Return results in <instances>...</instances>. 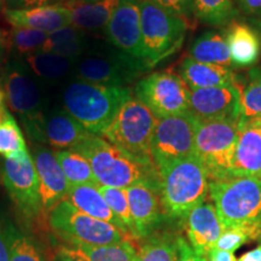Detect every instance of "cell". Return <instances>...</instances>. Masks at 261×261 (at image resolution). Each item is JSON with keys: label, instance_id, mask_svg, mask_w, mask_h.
<instances>
[{"label": "cell", "instance_id": "cell-1", "mask_svg": "<svg viewBox=\"0 0 261 261\" xmlns=\"http://www.w3.org/2000/svg\"><path fill=\"white\" fill-rule=\"evenodd\" d=\"M89 160L99 185L127 189L138 184H160L154 163H144L130 158L103 137L91 135L73 148Z\"/></svg>", "mask_w": 261, "mask_h": 261}, {"label": "cell", "instance_id": "cell-2", "mask_svg": "<svg viewBox=\"0 0 261 261\" xmlns=\"http://www.w3.org/2000/svg\"><path fill=\"white\" fill-rule=\"evenodd\" d=\"M132 98L128 87L106 86L74 80L62 91L63 109L91 135L102 137L114 117Z\"/></svg>", "mask_w": 261, "mask_h": 261}, {"label": "cell", "instance_id": "cell-3", "mask_svg": "<svg viewBox=\"0 0 261 261\" xmlns=\"http://www.w3.org/2000/svg\"><path fill=\"white\" fill-rule=\"evenodd\" d=\"M158 172L168 219H185L210 195L207 169L195 155L168 163Z\"/></svg>", "mask_w": 261, "mask_h": 261}, {"label": "cell", "instance_id": "cell-4", "mask_svg": "<svg viewBox=\"0 0 261 261\" xmlns=\"http://www.w3.org/2000/svg\"><path fill=\"white\" fill-rule=\"evenodd\" d=\"M3 84L10 109L19 117L29 138L45 143L44 119L48 109L40 81L24 62L12 60L6 64Z\"/></svg>", "mask_w": 261, "mask_h": 261}, {"label": "cell", "instance_id": "cell-5", "mask_svg": "<svg viewBox=\"0 0 261 261\" xmlns=\"http://www.w3.org/2000/svg\"><path fill=\"white\" fill-rule=\"evenodd\" d=\"M139 9L143 56L146 69L150 70L179 51L184 44L189 22L150 0H139Z\"/></svg>", "mask_w": 261, "mask_h": 261}, {"label": "cell", "instance_id": "cell-6", "mask_svg": "<svg viewBox=\"0 0 261 261\" xmlns=\"http://www.w3.org/2000/svg\"><path fill=\"white\" fill-rule=\"evenodd\" d=\"M48 224L68 247L109 246L132 242L136 238L115 225L98 220L75 208L64 200L48 213ZM137 241V240H136Z\"/></svg>", "mask_w": 261, "mask_h": 261}, {"label": "cell", "instance_id": "cell-7", "mask_svg": "<svg viewBox=\"0 0 261 261\" xmlns=\"http://www.w3.org/2000/svg\"><path fill=\"white\" fill-rule=\"evenodd\" d=\"M238 128V119L197 120L195 156L207 169L210 180L232 177Z\"/></svg>", "mask_w": 261, "mask_h": 261}, {"label": "cell", "instance_id": "cell-8", "mask_svg": "<svg viewBox=\"0 0 261 261\" xmlns=\"http://www.w3.org/2000/svg\"><path fill=\"white\" fill-rule=\"evenodd\" d=\"M210 196L224 228L261 223V180L231 177L210 180Z\"/></svg>", "mask_w": 261, "mask_h": 261}, {"label": "cell", "instance_id": "cell-9", "mask_svg": "<svg viewBox=\"0 0 261 261\" xmlns=\"http://www.w3.org/2000/svg\"><path fill=\"white\" fill-rule=\"evenodd\" d=\"M158 119L144 104L130 98L123 104L102 137L130 158L154 163L151 139Z\"/></svg>", "mask_w": 261, "mask_h": 261}, {"label": "cell", "instance_id": "cell-10", "mask_svg": "<svg viewBox=\"0 0 261 261\" xmlns=\"http://www.w3.org/2000/svg\"><path fill=\"white\" fill-rule=\"evenodd\" d=\"M145 73L116 48L108 44L91 45L79 60L74 69L75 80L85 83L125 87Z\"/></svg>", "mask_w": 261, "mask_h": 261}, {"label": "cell", "instance_id": "cell-11", "mask_svg": "<svg viewBox=\"0 0 261 261\" xmlns=\"http://www.w3.org/2000/svg\"><path fill=\"white\" fill-rule=\"evenodd\" d=\"M133 92L156 119L189 112L191 91L180 75L171 69L146 75L137 83Z\"/></svg>", "mask_w": 261, "mask_h": 261}, {"label": "cell", "instance_id": "cell-12", "mask_svg": "<svg viewBox=\"0 0 261 261\" xmlns=\"http://www.w3.org/2000/svg\"><path fill=\"white\" fill-rule=\"evenodd\" d=\"M197 119L190 112L158 119L151 139V156L156 168L195 155Z\"/></svg>", "mask_w": 261, "mask_h": 261}, {"label": "cell", "instance_id": "cell-13", "mask_svg": "<svg viewBox=\"0 0 261 261\" xmlns=\"http://www.w3.org/2000/svg\"><path fill=\"white\" fill-rule=\"evenodd\" d=\"M2 177L6 191L25 219L34 220L44 213L38 173L29 150L5 159Z\"/></svg>", "mask_w": 261, "mask_h": 261}, {"label": "cell", "instance_id": "cell-14", "mask_svg": "<svg viewBox=\"0 0 261 261\" xmlns=\"http://www.w3.org/2000/svg\"><path fill=\"white\" fill-rule=\"evenodd\" d=\"M104 34L114 48L145 73L148 71L143 56L139 0H121L104 29Z\"/></svg>", "mask_w": 261, "mask_h": 261}, {"label": "cell", "instance_id": "cell-15", "mask_svg": "<svg viewBox=\"0 0 261 261\" xmlns=\"http://www.w3.org/2000/svg\"><path fill=\"white\" fill-rule=\"evenodd\" d=\"M130 217L137 240H144L168 219L161 197L160 184H138L126 189Z\"/></svg>", "mask_w": 261, "mask_h": 261}, {"label": "cell", "instance_id": "cell-16", "mask_svg": "<svg viewBox=\"0 0 261 261\" xmlns=\"http://www.w3.org/2000/svg\"><path fill=\"white\" fill-rule=\"evenodd\" d=\"M240 110L241 94L237 84L190 92L189 112L197 120H240Z\"/></svg>", "mask_w": 261, "mask_h": 261}, {"label": "cell", "instance_id": "cell-17", "mask_svg": "<svg viewBox=\"0 0 261 261\" xmlns=\"http://www.w3.org/2000/svg\"><path fill=\"white\" fill-rule=\"evenodd\" d=\"M32 158L40 184L42 210L50 213L58 203L67 198L69 184L55 152L50 149L35 145Z\"/></svg>", "mask_w": 261, "mask_h": 261}, {"label": "cell", "instance_id": "cell-18", "mask_svg": "<svg viewBox=\"0 0 261 261\" xmlns=\"http://www.w3.org/2000/svg\"><path fill=\"white\" fill-rule=\"evenodd\" d=\"M232 177H252L261 180V117L240 120Z\"/></svg>", "mask_w": 261, "mask_h": 261}, {"label": "cell", "instance_id": "cell-19", "mask_svg": "<svg viewBox=\"0 0 261 261\" xmlns=\"http://www.w3.org/2000/svg\"><path fill=\"white\" fill-rule=\"evenodd\" d=\"M188 242L196 254L207 257L224 231L217 210L212 203H201L185 218Z\"/></svg>", "mask_w": 261, "mask_h": 261}, {"label": "cell", "instance_id": "cell-20", "mask_svg": "<svg viewBox=\"0 0 261 261\" xmlns=\"http://www.w3.org/2000/svg\"><path fill=\"white\" fill-rule=\"evenodd\" d=\"M45 143L58 150L73 149L91 136L85 127L62 108L48 109L44 119Z\"/></svg>", "mask_w": 261, "mask_h": 261}, {"label": "cell", "instance_id": "cell-21", "mask_svg": "<svg viewBox=\"0 0 261 261\" xmlns=\"http://www.w3.org/2000/svg\"><path fill=\"white\" fill-rule=\"evenodd\" d=\"M4 15L12 25L38 29L47 34L71 25L70 11L63 4L32 9H6Z\"/></svg>", "mask_w": 261, "mask_h": 261}, {"label": "cell", "instance_id": "cell-22", "mask_svg": "<svg viewBox=\"0 0 261 261\" xmlns=\"http://www.w3.org/2000/svg\"><path fill=\"white\" fill-rule=\"evenodd\" d=\"M226 41L231 64L237 68H250L261 56V38L256 29L244 22L233 21L228 24Z\"/></svg>", "mask_w": 261, "mask_h": 261}, {"label": "cell", "instance_id": "cell-23", "mask_svg": "<svg viewBox=\"0 0 261 261\" xmlns=\"http://www.w3.org/2000/svg\"><path fill=\"white\" fill-rule=\"evenodd\" d=\"M179 75L190 91L238 84V76L231 68L201 63L187 57L179 65Z\"/></svg>", "mask_w": 261, "mask_h": 261}, {"label": "cell", "instance_id": "cell-24", "mask_svg": "<svg viewBox=\"0 0 261 261\" xmlns=\"http://www.w3.org/2000/svg\"><path fill=\"white\" fill-rule=\"evenodd\" d=\"M121 0L79 2L70 0L63 4L70 11L71 25L81 31H104Z\"/></svg>", "mask_w": 261, "mask_h": 261}, {"label": "cell", "instance_id": "cell-25", "mask_svg": "<svg viewBox=\"0 0 261 261\" xmlns=\"http://www.w3.org/2000/svg\"><path fill=\"white\" fill-rule=\"evenodd\" d=\"M67 201H69L75 208H77L83 213L96 218L98 220L106 221L112 225H115L121 230H126L125 226L120 223L116 215L113 213L110 207L104 200V197L98 190L97 185H77V187H70L68 191ZM129 233V232H128ZM133 236V234H132Z\"/></svg>", "mask_w": 261, "mask_h": 261}, {"label": "cell", "instance_id": "cell-26", "mask_svg": "<svg viewBox=\"0 0 261 261\" xmlns=\"http://www.w3.org/2000/svg\"><path fill=\"white\" fill-rule=\"evenodd\" d=\"M25 63L41 84L56 85L74 73L76 61L40 50L25 56Z\"/></svg>", "mask_w": 261, "mask_h": 261}, {"label": "cell", "instance_id": "cell-27", "mask_svg": "<svg viewBox=\"0 0 261 261\" xmlns=\"http://www.w3.org/2000/svg\"><path fill=\"white\" fill-rule=\"evenodd\" d=\"M189 57L196 62L230 68L231 58L226 37L219 32L208 31L196 38L189 50Z\"/></svg>", "mask_w": 261, "mask_h": 261}, {"label": "cell", "instance_id": "cell-28", "mask_svg": "<svg viewBox=\"0 0 261 261\" xmlns=\"http://www.w3.org/2000/svg\"><path fill=\"white\" fill-rule=\"evenodd\" d=\"M90 46L86 32L68 25L48 34L41 51L77 61Z\"/></svg>", "mask_w": 261, "mask_h": 261}, {"label": "cell", "instance_id": "cell-29", "mask_svg": "<svg viewBox=\"0 0 261 261\" xmlns=\"http://www.w3.org/2000/svg\"><path fill=\"white\" fill-rule=\"evenodd\" d=\"M58 163L61 165L68 184L70 187L77 185H97L89 160L74 149L57 150L55 151Z\"/></svg>", "mask_w": 261, "mask_h": 261}, {"label": "cell", "instance_id": "cell-30", "mask_svg": "<svg viewBox=\"0 0 261 261\" xmlns=\"http://www.w3.org/2000/svg\"><path fill=\"white\" fill-rule=\"evenodd\" d=\"M237 14L233 0H192V15L205 24H230Z\"/></svg>", "mask_w": 261, "mask_h": 261}, {"label": "cell", "instance_id": "cell-31", "mask_svg": "<svg viewBox=\"0 0 261 261\" xmlns=\"http://www.w3.org/2000/svg\"><path fill=\"white\" fill-rule=\"evenodd\" d=\"M178 236L173 232H155L144 238L137 250L136 261H174Z\"/></svg>", "mask_w": 261, "mask_h": 261}, {"label": "cell", "instance_id": "cell-32", "mask_svg": "<svg viewBox=\"0 0 261 261\" xmlns=\"http://www.w3.org/2000/svg\"><path fill=\"white\" fill-rule=\"evenodd\" d=\"M241 94L240 120L261 117V68L247 73L244 84H237Z\"/></svg>", "mask_w": 261, "mask_h": 261}, {"label": "cell", "instance_id": "cell-33", "mask_svg": "<svg viewBox=\"0 0 261 261\" xmlns=\"http://www.w3.org/2000/svg\"><path fill=\"white\" fill-rule=\"evenodd\" d=\"M76 249L87 261H136L137 249L132 242H121L109 246H80Z\"/></svg>", "mask_w": 261, "mask_h": 261}, {"label": "cell", "instance_id": "cell-34", "mask_svg": "<svg viewBox=\"0 0 261 261\" xmlns=\"http://www.w3.org/2000/svg\"><path fill=\"white\" fill-rule=\"evenodd\" d=\"M11 246L10 261H47L41 247L34 238L24 233L14 224L8 223Z\"/></svg>", "mask_w": 261, "mask_h": 261}, {"label": "cell", "instance_id": "cell-35", "mask_svg": "<svg viewBox=\"0 0 261 261\" xmlns=\"http://www.w3.org/2000/svg\"><path fill=\"white\" fill-rule=\"evenodd\" d=\"M24 151H28V149L23 133L12 114L5 110L0 121V154L8 159Z\"/></svg>", "mask_w": 261, "mask_h": 261}, {"label": "cell", "instance_id": "cell-36", "mask_svg": "<svg viewBox=\"0 0 261 261\" xmlns=\"http://www.w3.org/2000/svg\"><path fill=\"white\" fill-rule=\"evenodd\" d=\"M48 37L47 33L22 25H14L10 33V42L19 56H28L40 51Z\"/></svg>", "mask_w": 261, "mask_h": 261}, {"label": "cell", "instance_id": "cell-37", "mask_svg": "<svg viewBox=\"0 0 261 261\" xmlns=\"http://www.w3.org/2000/svg\"><path fill=\"white\" fill-rule=\"evenodd\" d=\"M98 190L104 197V200L113 211V213L116 215L117 219L120 220L125 228L130 234L135 236V225H133L132 217H130L129 205H128V198H127L126 189H117V188H110L104 187V185L97 184ZM137 240V238H136Z\"/></svg>", "mask_w": 261, "mask_h": 261}, {"label": "cell", "instance_id": "cell-38", "mask_svg": "<svg viewBox=\"0 0 261 261\" xmlns=\"http://www.w3.org/2000/svg\"><path fill=\"white\" fill-rule=\"evenodd\" d=\"M249 241L246 228L243 226H231L224 228L217 243L213 247L214 249L225 250V252L234 253L238 248L246 244Z\"/></svg>", "mask_w": 261, "mask_h": 261}, {"label": "cell", "instance_id": "cell-39", "mask_svg": "<svg viewBox=\"0 0 261 261\" xmlns=\"http://www.w3.org/2000/svg\"><path fill=\"white\" fill-rule=\"evenodd\" d=\"M150 2L154 3L155 5H158L159 8L163 9L169 14L187 19L188 22L191 17H194V15H192V0H150Z\"/></svg>", "mask_w": 261, "mask_h": 261}, {"label": "cell", "instance_id": "cell-40", "mask_svg": "<svg viewBox=\"0 0 261 261\" xmlns=\"http://www.w3.org/2000/svg\"><path fill=\"white\" fill-rule=\"evenodd\" d=\"M174 261H208L205 256L196 254L190 244L182 236H178L177 240V254Z\"/></svg>", "mask_w": 261, "mask_h": 261}, {"label": "cell", "instance_id": "cell-41", "mask_svg": "<svg viewBox=\"0 0 261 261\" xmlns=\"http://www.w3.org/2000/svg\"><path fill=\"white\" fill-rule=\"evenodd\" d=\"M11 260V246L8 223L0 224V261Z\"/></svg>", "mask_w": 261, "mask_h": 261}, {"label": "cell", "instance_id": "cell-42", "mask_svg": "<svg viewBox=\"0 0 261 261\" xmlns=\"http://www.w3.org/2000/svg\"><path fill=\"white\" fill-rule=\"evenodd\" d=\"M52 261H87L76 249L71 247H61L52 257Z\"/></svg>", "mask_w": 261, "mask_h": 261}, {"label": "cell", "instance_id": "cell-43", "mask_svg": "<svg viewBox=\"0 0 261 261\" xmlns=\"http://www.w3.org/2000/svg\"><path fill=\"white\" fill-rule=\"evenodd\" d=\"M55 0H6L9 9H32L39 8V6H46L51 5L50 3Z\"/></svg>", "mask_w": 261, "mask_h": 261}, {"label": "cell", "instance_id": "cell-44", "mask_svg": "<svg viewBox=\"0 0 261 261\" xmlns=\"http://www.w3.org/2000/svg\"><path fill=\"white\" fill-rule=\"evenodd\" d=\"M238 6L246 15H256L261 14V0H237Z\"/></svg>", "mask_w": 261, "mask_h": 261}, {"label": "cell", "instance_id": "cell-45", "mask_svg": "<svg viewBox=\"0 0 261 261\" xmlns=\"http://www.w3.org/2000/svg\"><path fill=\"white\" fill-rule=\"evenodd\" d=\"M207 260L208 261H237L233 253L214 249V248L213 249H211L210 253L207 254Z\"/></svg>", "mask_w": 261, "mask_h": 261}, {"label": "cell", "instance_id": "cell-46", "mask_svg": "<svg viewBox=\"0 0 261 261\" xmlns=\"http://www.w3.org/2000/svg\"><path fill=\"white\" fill-rule=\"evenodd\" d=\"M237 261H261V244L238 257Z\"/></svg>", "mask_w": 261, "mask_h": 261}, {"label": "cell", "instance_id": "cell-47", "mask_svg": "<svg viewBox=\"0 0 261 261\" xmlns=\"http://www.w3.org/2000/svg\"><path fill=\"white\" fill-rule=\"evenodd\" d=\"M5 110H6V108L4 106V93H2L0 94V121H2Z\"/></svg>", "mask_w": 261, "mask_h": 261}, {"label": "cell", "instance_id": "cell-48", "mask_svg": "<svg viewBox=\"0 0 261 261\" xmlns=\"http://www.w3.org/2000/svg\"><path fill=\"white\" fill-rule=\"evenodd\" d=\"M4 41H3V37L0 34V62L3 61V57H4Z\"/></svg>", "mask_w": 261, "mask_h": 261}, {"label": "cell", "instance_id": "cell-49", "mask_svg": "<svg viewBox=\"0 0 261 261\" xmlns=\"http://www.w3.org/2000/svg\"><path fill=\"white\" fill-rule=\"evenodd\" d=\"M256 27H257V33L261 35V14L259 15V18L256 21Z\"/></svg>", "mask_w": 261, "mask_h": 261}, {"label": "cell", "instance_id": "cell-50", "mask_svg": "<svg viewBox=\"0 0 261 261\" xmlns=\"http://www.w3.org/2000/svg\"><path fill=\"white\" fill-rule=\"evenodd\" d=\"M76 2V0H75ZM79 2H98V0H79Z\"/></svg>", "mask_w": 261, "mask_h": 261}, {"label": "cell", "instance_id": "cell-51", "mask_svg": "<svg viewBox=\"0 0 261 261\" xmlns=\"http://www.w3.org/2000/svg\"><path fill=\"white\" fill-rule=\"evenodd\" d=\"M3 93V91H0V94H2Z\"/></svg>", "mask_w": 261, "mask_h": 261}]
</instances>
